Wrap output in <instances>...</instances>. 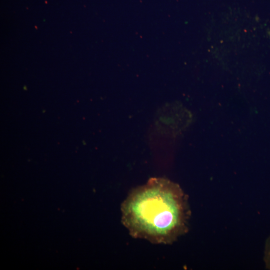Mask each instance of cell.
I'll use <instances>...</instances> for the list:
<instances>
[{"label": "cell", "mask_w": 270, "mask_h": 270, "mask_svg": "<svg viewBox=\"0 0 270 270\" xmlns=\"http://www.w3.org/2000/svg\"><path fill=\"white\" fill-rule=\"evenodd\" d=\"M122 221L134 238L171 244L188 231V197L168 179L152 178L133 189L121 206Z\"/></svg>", "instance_id": "6da1fadb"}, {"label": "cell", "mask_w": 270, "mask_h": 270, "mask_svg": "<svg viewBox=\"0 0 270 270\" xmlns=\"http://www.w3.org/2000/svg\"><path fill=\"white\" fill-rule=\"evenodd\" d=\"M264 261L266 268L270 270V235L266 240L264 254Z\"/></svg>", "instance_id": "7a4b0ae2"}]
</instances>
